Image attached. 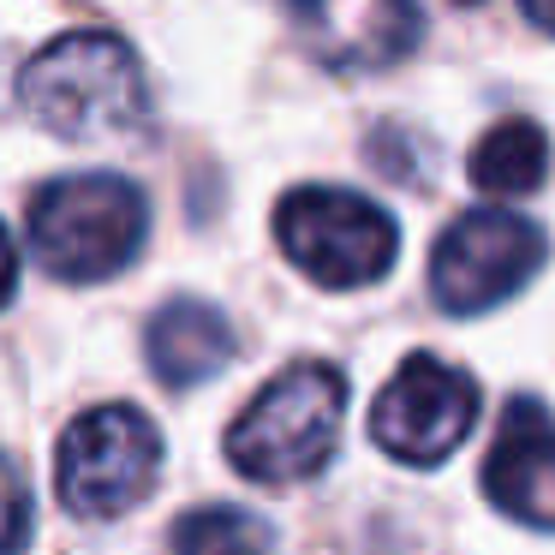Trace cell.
Segmentation results:
<instances>
[{"mask_svg":"<svg viewBox=\"0 0 555 555\" xmlns=\"http://www.w3.org/2000/svg\"><path fill=\"white\" fill-rule=\"evenodd\" d=\"M54 466H61L54 472L61 502L78 519H114L150 495L162 466V436L138 406H96L78 424H66Z\"/></svg>","mask_w":555,"mask_h":555,"instance_id":"cell-5","label":"cell"},{"mask_svg":"<svg viewBox=\"0 0 555 555\" xmlns=\"http://www.w3.org/2000/svg\"><path fill=\"white\" fill-rule=\"evenodd\" d=\"M483 490L519 526L555 531V418L538 400H507L495 424L490 460H483Z\"/></svg>","mask_w":555,"mask_h":555,"instance_id":"cell-9","label":"cell"},{"mask_svg":"<svg viewBox=\"0 0 555 555\" xmlns=\"http://www.w3.org/2000/svg\"><path fill=\"white\" fill-rule=\"evenodd\" d=\"M275 240L299 275H311L328 293L371 287L395 269L400 228L383 204L340 185H299L275 209Z\"/></svg>","mask_w":555,"mask_h":555,"instance_id":"cell-4","label":"cell"},{"mask_svg":"<svg viewBox=\"0 0 555 555\" xmlns=\"http://www.w3.org/2000/svg\"><path fill=\"white\" fill-rule=\"evenodd\" d=\"M299 42L328 73H383L400 66L418 42L412 0H287Z\"/></svg>","mask_w":555,"mask_h":555,"instance_id":"cell-8","label":"cell"},{"mask_svg":"<svg viewBox=\"0 0 555 555\" xmlns=\"http://www.w3.org/2000/svg\"><path fill=\"white\" fill-rule=\"evenodd\" d=\"M478 424V383L436 352H412L371 406V436L406 466H442Z\"/></svg>","mask_w":555,"mask_h":555,"instance_id":"cell-7","label":"cell"},{"mask_svg":"<svg viewBox=\"0 0 555 555\" xmlns=\"http://www.w3.org/2000/svg\"><path fill=\"white\" fill-rule=\"evenodd\" d=\"M13 287H18V251L7 240V228H0V305L13 299Z\"/></svg>","mask_w":555,"mask_h":555,"instance_id":"cell-14","label":"cell"},{"mask_svg":"<svg viewBox=\"0 0 555 555\" xmlns=\"http://www.w3.org/2000/svg\"><path fill=\"white\" fill-rule=\"evenodd\" d=\"M550 245L543 228H531L514 209H466L430 251V293L442 311L478 317L490 305L514 299L543 269Z\"/></svg>","mask_w":555,"mask_h":555,"instance_id":"cell-6","label":"cell"},{"mask_svg":"<svg viewBox=\"0 0 555 555\" xmlns=\"http://www.w3.org/2000/svg\"><path fill=\"white\" fill-rule=\"evenodd\" d=\"M519 7H526V18H531V25H538V30H550V37H555V0H519Z\"/></svg>","mask_w":555,"mask_h":555,"instance_id":"cell-15","label":"cell"},{"mask_svg":"<svg viewBox=\"0 0 555 555\" xmlns=\"http://www.w3.org/2000/svg\"><path fill=\"white\" fill-rule=\"evenodd\" d=\"M25 538H30V490L13 460L0 454V555H18Z\"/></svg>","mask_w":555,"mask_h":555,"instance_id":"cell-13","label":"cell"},{"mask_svg":"<svg viewBox=\"0 0 555 555\" xmlns=\"http://www.w3.org/2000/svg\"><path fill=\"white\" fill-rule=\"evenodd\" d=\"M275 538L245 507H197L173 526V555H269Z\"/></svg>","mask_w":555,"mask_h":555,"instance_id":"cell-12","label":"cell"},{"mask_svg":"<svg viewBox=\"0 0 555 555\" xmlns=\"http://www.w3.org/2000/svg\"><path fill=\"white\" fill-rule=\"evenodd\" d=\"M233 359V328L216 305L204 299H173L150 317V364L168 388L209 383Z\"/></svg>","mask_w":555,"mask_h":555,"instance_id":"cell-10","label":"cell"},{"mask_svg":"<svg viewBox=\"0 0 555 555\" xmlns=\"http://www.w3.org/2000/svg\"><path fill=\"white\" fill-rule=\"evenodd\" d=\"M150 233L144 192L120 173H66L30 197V245L61 281H108Z\"/></svg>","mask_w":555,"mask_h":555,"instance_id":"cell-3","label":"cell"},{"mask_svg":"<svg viewBox=\"0 0 555 555\" xmlns=\"http://www.w3.org/2000/svg\"><path fill=\"white\" fill-rule=\"evenodd\" d=\"M18 102L66 144H108L144 126V66L114 30H66L18 78Z\"/></svg>","mask_w":555,"mask_h":555,"instance_id":"cell-1","label":"cell"},{"mask_svg":"<svg viewBox=\"0 0 555 555\" xmlns=\"http://www.w3.org/2000/svg\"><path fill=\"white\" fill-rule=\"evenodd\" d=\"M454 7H478V0H454Z\"/></svg>","mask_w":555,"mask_h":555,"instance_id":"cell-16","label":"cell"},{"mask_svg":"<svg viewBox=\"0 0 555 555\" xmlns=\"http://www.w3.org/2000/svg\"><path fill=\"white\" fill-rule=\"evenodd\" d=\"M543 180H550V138L531 120L490 126L478 138V150H472V185L502 197V204L507 197H531Z\"/></svg>","mask_w":555,"mask_h":555,"instance_id":"cell-11","label":"cell"},{"mask_svg":"<svg viewBox=\"0 0 555 555\" xmlns=\"http://www.w3.org/2000/svg\"><path fill=\"white\" fill-rule=\"evenodd\" d=\"M347 383L335 364H287L228 430V460L257 483H299L328 466L340 442Z\"/></svg>","mask_w":555,"mask_h":555,"instance_id":"cell-2","label":"cell"}]
</instances>
